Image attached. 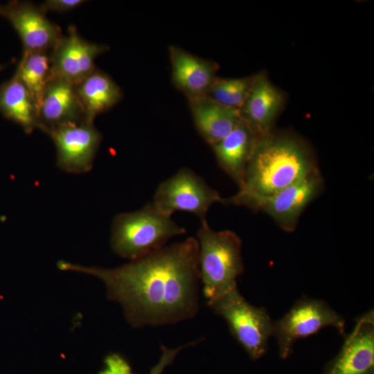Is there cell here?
<instances>
[{"instance_id": "25", "label": "cell", "mask_w": 374, "mask_h": 374, "mask_svg": "<svg viewBox=\"0 0 374 374\" xmlns=\"http://www.w3.org/2000/svg\"><path fill=\"white\" fill-rule=\"evenodd\" d=\"M3 69V66L0 65V71H1Z\"/></svg>"}, {"instance_id": "18", "label": "cell", "mask_w": 374, "mask_h": 374, "mask_svg": "<svg viewBox=\"0 0 374 374\" xmlns=\"http://www.w3.org/2000/svg\"><path fill=\"white\" fill-rule=\"evenodd\" d=\"M76 87L87 122L114 107L122 98V91L105 72L95 69Z\"/></svg>"}, {"instance_id": "19", "label": "cell", "mask_w": 374, "mask_h": 374, "mask_svg": "<svg viewBox=\"0 0 374 374\" xmlns=\"http://www.w3.org/2000/svg\"><path fill=\"white\" fill-rule=\"evenodd\" d=\"M0 111L26 133L39 129V109L30 92L15 73L0 85Z\"/></svg>"}, {"instance_id": "10", "label": "cell", "mask_w": 374, "mask_h": 374, "mask_svg": "<svg viewBox=\"0 0 374 374\" xmlns=\"http://www.w3.org/2000/svg\"><path fill=\"white\" fill-rule=\"evenodd\" d=\"M108 50V46L84 39L71 25L50 52L51 78L77 85L95 69L96 58Z\"/></svg>"}, {"instance_id": "6", "label": "cell", "mask_w": 374, "mask_h": 374, "mask_svg": "<svg viewBox=\"0 0 374 374\" xmlns=\"http://www.w3.org/2000/svg\"><path fill=\"white\" fill-rule=\"evenodd\" d=\"M151 202L166 215L181 211L203 220L209 208L215 202L224 203V198L200 176L184 168L159 184Z\"/></svg>"}, {"instance_id": "2", "label": "cell", "mask_w": 374, "mask_h": 374, "mask_svg": "<svg viewBox=\"0 0 374 374\" xmlns=\"http://www.w3.org/2000/svg\"><path fill=\"white\" fill-rule=\"evenodd\" d=\"M318 168L310 145L288 131L273 130L259 138L238 191L226 204L253 209L261 200Z\"/></svg>"}, {"instance_id": "12", "label": "cell", "mask_w": 374, "mask_h": 374, "mask_svg": "<svg viewBox=\"0 0 374 374\" xmlns=\"http://www.w3.org/2000/svg\"><path fill=\"white\" fill-rule=\"evenodd\" d=\"M324 374H374L373 310L360 317Z\"/></svg>"}, {"instance_id": "17", "label": "cell", "mask_w": 374, "mask_h": 374, "mask_svg": "<svg viewBox=\"0 0 374 374\" xmlns=\"http://www.w3.org/2000/svg\"><path fill=\"white\" fill-rule=\"evenodd\" d=\"M188 100L197 132L211 145L226 137L242 121L240 109L222 105L208 96Z\"/></svg>"}, {"instance_id": "7", "label": "cell", "mask_w": 374, "mask_h": 374, "mask_svg": "<svg viewBox=\"0 0 374 374\" xmlns=\"http://www.w3.org/2000/svg\"><path fill=\"white\" fill-rule=\"evenodd\" d=\"M327 326L344 333L345 321L323 301L309 298L297 301L283 317L273 322L272 335L277 340L280 357L286 359L296 340Z\"/></svg>"}, {"instance_id": "5", "label": "cell", "mask_w": 374, "mask_h": 374, "mask_svg": "<svg viewBox=\"0 0 374 374\" xmlns=\"http://www.w3.org/2000/svg\"><path fill=\"white\" fill-rule=\"evenodd\" d=\"M207 305L226 321L231 335L251 359L266 353L273 321L265 309L248 303L238 287L207 301Z\"/></svg>"}, {"instance_id": "24", "label": "cell", "mask_w": 374, "mask_h": 374, "mask_svg": "<svg viewBox=\"0 0 374 374\" xmlns=\"http://www.w3.org/2000/svg\"><path fill=\"white\" fill-rule=\"evenodd\" d=\"M4 11V6L0 4V15H3Z\"/></svg>"}, {"instance_id": "4", "label": "cell", "mask_w": 374, "mask_h": 374, "mask_svg": "<svg viewBox=\"0 0 374 374\" xmlns=\"http://www.w3.org/2000/svg\"><path fill=\"white\" fill-rule=\"evenodd\" d=\"M186 231L149 202L139 210L114 217L110 244L116 254L132 260L164 247L169 239Z\"/></svg>"}, {"instance_id": "22", "label": "cell", "mask_w": 374, "mask_h": 374, "mask_svg": "<svg viewBox=\"0 0 374 374\" xmlns=\"http://www.w3.org/2000/svg\"><path fill=\"white\" fill-rule=\"evenodd\" d=\"M202 340H203V338L179 346L175 348H170L164 345H161V355L159 360L157 364L151 368L149 374H162L165 368L173 363L176 356L181 350L188 347L193 346Z\"/></svg>"}, {"instance_id": "9", "label": "cell", "mask_w": 374, "mask_h": 374, "mask_svg": "<svg viewBox=\"0 0 374 374\" xmlns=\"http://www.w3.org/2000/svg\"><path fill=\"white\" fill-rule=\"evenodd\" d=\"M48 134L56 149V163L70 173H85L91 170L102 139L93 123L83 122L49 130Z\"/></svg>"}, {"instance_id": "23", "label": "cell", "mask_w": 374, "mask_h": 374, "mask_svg": "<svg viewBox=\"0 0 374 374\" xmlns=\"http://www.w3.org/2000/svg\"><path fill=\"white\" fill-rule=\"evenodd\" d=\"M83 0H47L39 6L41 9L47 12H67L72 10L83 3Z\"/></svg>"}, {"instance_id": "11", "label": "cell", "mask_w": 374, "mask_h": 374, "mask_svg": "<svg viewBox=\"0 0 374 374\" xmlns=\"http://www.w3.org/2000/svg\"><path fill=\"white\" fill-rule=\"evenodd\" d=\"M3 17L18 33L23 53L51 52L63 35L39 6L31 2L12 1L4 6Z\"/></svg>"}, {"instance_id": "8", "label": "cell", "mask_w": 374, "mask_h": 374, "mask_svg": "<svg viewBox=\"0 0 374 374\" xmlns=\"http://www.w3.org/2000/svg\"><path fill=\"white\" fill-rule=\"evenodd\" d=\"M323 177L317 168L303 179L260 201L253 208L270 216L287 232L294 231L305 208L321 193Z\"/></svg>"}, {"instance_id": "20", "label": "cell", "mask_w": 374, "mask_h": 374, "mask_svg": "<svg viewBox=\"0 0 374 374\" xmlns=\"http://www.w3.org/2000/svg\"><path fill=\"white\" fill-rule=\"evenodd\" d=\"M15 73L39 110L43 95L51 78L50 52L23 53Z\"/></svg>"}, {"instance_id": "16", "label": "cell", "mask_w": 374, "mask_h": 374, "mask_svg": "<svg viewBox=\"0 0 374 374\" xmlns=\"http://www.w3.org/2000/svg\"><path fill=\"white\" fill-rule=\"evenodd\" d=\"M260 136L242 118L226 137L211 145L220 167L238 186Z\"/></svg>"}, {"instance_id": "1", "label": "cell", "mask_w": 374, "mask_h": 374, "mask_svg": "<svg viewBox=\"0 0 374 374\" xmlns=\"http://www.w3.org/2000/svg\"><path fill=\"white\" fill-rule=\"evenodd\" d=\"M199 244L190 237L114 268L60 260L63 271L93 276L107 298L123 308L134 328L161 326L190 319L199 309Z\"/></svg>"}, {"instance_id": "21", "label": "cell", "mask_w": 374, "mask_h": 374, "mask_svg": "<svg viewBox=\"0 0 374 374\" xmlns=\"http://www.w3.org/2000/svg\"><path fill=\"white\" fill-rule=\"evenodd\" d=\"M256 74L242 78H217L208 96L225 106L240 109L252 89Z\"/></svg>"}, {"instance_id": "3", "label": "cell", "mask_w": 374, "mask_h": 374, "mask_svg": "<svg viewBox=\"0 0 374 374\" xmlns=\"http://www.w3.org/2000/svg\"><path fill=\"white\" fill-rule=\"evenodd\" d=\"M198 262L202 292L207 301L237 287V278L244 271L242 241L233 231H216L206 219L198 229Z\"/></svg>"}, {"instance_id": "15", "label": "cell", "mask_w": 374, "mask_h": 374, "mask_svg": "<svg viewBox=\"0 0 374 374\" xmlns=\"http://www.w3.org/2000/svg\"><path fill=\"white\" fill-rule=\"evenodd\" d=\"M285 103L284 93L264 72L256 74L252 89L240 109L242 118L260 136L274 130L275 122Z\"/></svg>"}, {"instance_id": "13", "label": "cell", "mask_w": 374, "mask_h": 374, "mask_svg": "<svg viewBox=\"0 0 374 374\" xmlns=\"http://www.w3.org/2000/svg\"><path fill=\"white\" fill-rule=\"evenodd\" d=\"M39 130L46 134L57 127L86 121L75 85L51 78L39 110Z\"/></svg>"}, {"instance_id": "14", "label": "cell", "mask_w": 374, "mask_h": 374, "mask_svg": "<svg viewBox=\"0 0 374 374\" xmlns=\"http://www.w3.org/2000/svg\"><path fill=\"white\" fill-rule=\"evenodd\" d=\"M172 82L188 99L207 96L217 79L216 62L197 57L177 46L168 48Z\"/></svg>"}]
</instances>
